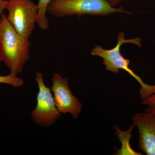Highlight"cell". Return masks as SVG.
I'll list each match as a JSON object with an SVG mask.
<instances>
[{
	"label": "cell",
	"mask_w": 155,
	"mask_h": 155,
	"mask_svg": "<svg viewBox=\"0 0 155 155\" xmlns=\"http://www.w3.org/2000/svg\"><path fill=\"white\" fill-rule=\"evenodd\" d=\"M2 61V48H1V44H0V63Z\"/></svg>",
	"instance_id": "5bb4252c"
},
{
	"label": "cell",
	"mask_w": 155,
	"mask_h": 155,
	"mask_svg": "<svg viewBox=\"0 0 155 155\" xmlns=\"http://www.w3.org/2000/svg\"><path fill=\"white\" fill-rule=\"evenodd\" d=\"M0 83L9 84L14 87L22 86L25 84L22 78L18 77L17 75L11 74L6 75H0Z\"/></svg>",
	"instance_id": "30bf717a"
},
{
	"label": "cell",
	"mask_w": 155,
	"mask_h": 155,
	"mask_svg": "<svg viewBox=\"0 0 155 155\" xmlns=\"http://www.w3.org/2000/svg\"><path fill=\"white\" fill-rule=\"evenodd\" d=\"M35 80L38 86L36 105L31 116L34 122L42 127H48L55 123L61 116L56 107L51 90L45 84L43 75L37 72Z\"/></svg>",
	"instance_id": "5b68a950"
},
{
	"label": "cell",
	"mask_w": 155,
	"mask_h": 155,
	"mask_svg": "<svg viewBox=\"0 0 155 155\" xmlns=\"http://www.w3.org/2000/svg\"><path fill=\"white\" fill-rule=\"evenodd\" d=\"M139 134L138 147L147 155H155V115L137 113L132 117Z\"/></svg>",
	"instance_id": "52a82bcc"
},
{
	"label": "cell",
	"mask_w": 155,
	"mask_h": 155,
	"mask_svg": "<svg viewBox=\"0 0 155 155\" xmlns=\"http://www.w3.org/2000/svg\"><path fill=\"white\" fill-rule=\"evenodd\" d=\"M136 127L134 123L130 125L128 129L125 130H121L117 125H114L115 130V134L119 141L121 143V147L117 150V152L115 153L116 155H142L141 153L137 152L131 147L130 143V139L133 137L132 131Z\"/></svg>",
	"instance_id": "ba28073f"
},
{
	"label": "cell",
	"mask_w": 155,
	"mask_h": 155,
	"mask_svg": "<svg viewBox=\"0 0 155 155\" xmlns=\"http://www.w3.org/2000/svg\"><path fill=\"white\" fill-rule=\"evenodd\" d=\"M51 1V0H39L37 4L38 11L36 24L42 30H47L49 28V24L46 14L48 6Z\"/></svg>",
	"instance_id": "9c48e42d"
},
{
	"label": "cell",
	"mask_w": 155,
	"mask_h": 155,
	"mask_svg": "<svg viewBox=\"0 0 155 155\" xmlns=\"http://www.w3.org/2000/svg\"><path fill=\"white\" fill-rule=\"evenodd\" d=\"M119 12L130 14L122 7H112L107 0H51L47 8V13L57 17L86 14L106 16Z\"/></svg>",
	"instance_id": "3957f363"
},
{
	"label": "cell",
	"mask_w": 155,
	"mask_h": 155,
	"mask_svg": "<svg viewBox=\"0 0 155 155\" xmlns=\"http://www.w3.org/2000/svg\"><path fill=\"white\" fill-rule=\"evenodd\" d=\"M122 0H107L109 4L112 7H115L119 5Z\"/></svg>",
	"instance_id": "4fadbf2b"
},
{
	"label": "cell",
	"mask_w": 155,
	"mask_h": 155,
	"mask_svg": "<svg viewBox=\"0 0 155 155\" xmlns=\"http://www.w3.org/2000/svg\"><path fill=\"white\" fill-rule=\"evenodd\" d=\"M7 18L20 35L29 39L35 28L38 7L31 0H7Z\"/></svg>",
	"instance_id": "277c9868"
},
{
	"label": "cell",
	"mask_w": 155,
	"mask_h": 155,
	"mask_svg": "<svg viewBox=\"0 0 155 155\" xmlns=\"http://www.w3.org/2000/svg\"><path fill=\"white\" fill-rule=\"evenodd\" d=\"M29 39L19 34L3 14L0 19V44L2 61L10 73L18 75L30 58Z\"/></svg>",
	"instance_id": "6da1fadb"
},
{
	"label": "cell",
	"mask_w": 155,
	"mask_h": 155,
	"mask_svg": "<svg viewBox=\"0 0 155 155\" xmlns=\"http://www.w3.org/2000/svg\"><path fill=\"white\" fill-rule=\"evenodd\" d=\"M7 0H0V19L4 11L6 10Z\"/></svg>",
	"instance_id": "7c38bea8"
},
{
	"label": "cell",
	"mask_w": 155,
	"mask_h": 155,
	"mask_svg": "<svg viewBox=\"0 0 155 155\" xmlns=\"http://www.w3.org/2000/svg\"><path fill=\"white\" fill-rule=\"evenodd\" d=\"M51 90L57 109L61 114H70L76 119L81 112L83 104L72 94L69 87V80L58 73L51 78Z\"/></svg>",
	"instance_id": "8992f818"
},
{
	"label": "cell",
	"mask_w": 155,
	"mask_h": 155,
	"mask_svg": "<svg viewBox=\"0 0 155 155\" xmlns=\"http://www.w3.org/2000/svg\"><path fill=\"white\" fill-rule=\"evenodd\" d=\"M141 40L139 38L126 39L125 34L120 31L118 35L117 44L115 47L111 49H105L101 46L97 45L91 50L92 55L101 57L103 59V64L105 66L106 70L118 74L120 69L128 72L140 84L139 92L142 99L146 98L150 95L155 92V85H150L144 83L142 79L135 74L129 67L130 61L122 55L120 48L122 45L131 43L141 47Z\"/></svg>",
	"instance_id": "7a4b0ae2"
},
{
	"label": "cell",
	"mask_w": 155,
	"mask_h": 155,
	"mask_svg": "<svg viewBox=\"0 0 155 155\" xmlns=\"http://www.w3.org/2000/svg\"><path fill=\"white\" fill-rule=\"evenodd\" d=\"M141 104L147 107L145 112L155 115V92L143 99Z\"/></svg>",
	"instance_id": "8fae6325"
}]
</instances>
